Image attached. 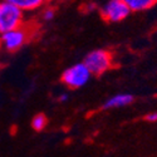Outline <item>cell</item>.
Here are the masks:
<instances>
[{"instance_id": "1", "label": "cell", "mask_w": 157, "mask_h": 157, "mask_svg": "<svg viewBox=\"0 0 157 157\" xmlns=\"http://www.w3.org/2000/svg\"><path fill=\"white\" fill-rule=\"evenodd\" d=\"M23 20L24 14L19 8L5 0L0 2V34L21 28Z\"/></svg>"}, {"instance_id": "2", "label": "cell", "mask_w": 157, "mask_h": 157, "mask_svg": "<svg viewBox=\"0 0 157 157\" xmlns=\"http://www.w3.org/2000/svg\"><path fill=\"white\" fill-rule=\"evenodd\" d=\"M84 65L88 68L90 74L101 75L107 72L112 65V54L108 50L96 49L88 53L83 59Z\"/></svg>"}, {"instance_id": "3", "label": "cell", "mask_w": 157, "mask_h": 157, "mask_svg": "<svg viewBox=\"0 0 157 157\" xmlns=\"http://www.w3.org/2000/svg\"><path fill=\"white\" fill-rule=\"evenodd\" d=\"M90 75L92 74L82 62L73 64L69 68L65 69L62 74V82L72 89H77L86 86L90 79Z\"/></svg>"}, {"instance_id": "4", "label": "cell", "mask_w": 157, "mask_h": 157, "mask_svg": "<svg viewBox=\"0 0 157 157\" xmlns=\"http://www.w3.org/2000/svg\"><path fill=\"white\" fill-rule=\"evenodd\" d=\"M129 13L131 10L123 0H109L101 10L103 19H106L107 21H111V23H117L123 20L124 18L128 17Z\"/></svg>"}, {"instance_id": "5", "label": "cell", "mask_w": 157, "mask_h": 157, "mask_svg": "<svg viewBox=\"0 0 157 157\" xmlns=\"http://www.w3.org/2000/svg\"><path fill=\"white\" fill-rule=\"evenodd\" d=\"M27 40H28V33L24 28H18L14 30L6 32L2 34V38H0L2 45L9 52L18 50L25 44Z\"/></svg>"}, {"instance_id": "6", "label": "cell", "mask_w": 157, "mask_h": 157, "mask_svg": "<svg viewBox=\"0 0 157 157\" xmlns=\"http://www.w3.org/2000/svg\"><path fill=\"white\" fill-rule=\"evenodd\" d=\"M132 101H133V97L131 94H116L104 102L103 108L109 109V108H116V107H123L129 103H132Z\"/></svg>"}, {"instance_id": "7", "label": "cell", "mask_w": 157, "mask_h": 157, "mask_svg": "<svg viewBox=\"0 0 157 157\" xmlns=\"http://www.w3.org/2000/svg\"><path fill=\"white\" fill-rule=\"evenodd\" d=\"M5 2L19 8L24 13V11H30V10L39 8L40 4L43 3V0H5Z\"/></svg>"}, {"instance_id": "8", "label": "cell", "mask_w": 157, "mask_h": 157, "mask_svg": "<svg viewBox=\"0 0 157 157\" xmlns=\"http://www.w3.org/2000/svg\"><path fill=\"white\" fill-rule=\"evenodd\" d=\"M131 11L146 10L156 4L157 0H123Z\"/></svg>"}, {"instance_id": "9", "label": "cell", "mask_w": 157, "mask_h": 157, "mask_svg": "<svg viewBox=\"0 0 157 157\" xmlns=\"http://www.w3.org/2000/svg\"><path fill=\"white\" fill-rule=\"evenodd\" d=\"M47 122H48V120H47V117L44 114H42V113L36 114L33 118V121H32V127L35 131H42L47 126Z\"/></svg>"}, {"instance_id": "10", "label": "cell", "mask_w": 157, "mask_h": 157, "mask_svg": "<svg viewBox=\"0 0 157 157\" xmlns=\"http://www.w3.org/2000/svg\"><path fill=\"white\" fill-rule=\"evenodd\" d=\"M54 15H56V13L53 9H45L43 11V19L44 20H52L54 18Z\"/></svg>"}, {"instance_id": "11", "label": "cell", "mask_w": 157, "mask_h": 157, "mask_svg": "<svg viewBox=\"0 0 157 157\" xmlns=\"http://www.w3.org/2000/svg\"><path fill=\"white\" fill-rule=\"evenodd\" d=\"M146 120H147L148 122H156V121H157V112H153V113H151V114H147V116H146Z\"/></svg>"}, {"instance_id": "12", "label": "cell", "mask_w": 157, "mask_h": 157, "mask_svg": "<svg viewBox=\"0 0 157 157\" xmlns=\"http://www.w3.org/2000/svg\"><path fill=\"white\" fill-rule=\"evenodd\" d=\"M67 99H68V94H67V93H64V94H60V96H59V101H60V102H65Z\"/></svg>"}, {"instance_id": "13", "label": "cell", "mask_w": 157, "mask_h": 157, "mask_svg": "<svg viewBox=\"0 0 157 157\" xmlns=\"http://www.w3.org/2000/svg\"><path fill=\"white\" fill-rule=\"evenodd\" d=\"M43 2H44V0H43Z\"/></svg>"}]
</instances>
